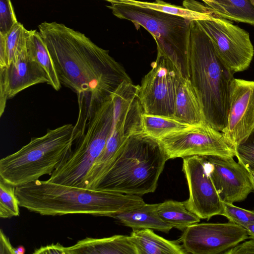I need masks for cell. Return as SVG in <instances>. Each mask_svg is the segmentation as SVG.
<instances>
[{
    "label": "cell",
    "instance_id": "2e32d148",
    "mask_svg": "<svg viewBox=\"0 0 254 254\" xmlns=\"http://www.w3.org/2000/svg\"><path fill=\"white\" fill-rule=\"evenodd\" d=\"M68 254H138L130 236L114 235L110 237H87L68 247Z\"/></svg>",
    "mask_w": 254,
    "mask_h": 254
},
{
    "label": "cell",
    "instance_id": "8d00e7d4",
    "mask_svg": "<svg viewBox=\"0 0 254 254\" xmlns=\"http://www.w3.org/2000/svg\"><path fill=\"white\" fill-rule=\"evenodd\" d=\"M251 3L254 6V0H250Z\"/></svg>",
    "mask_w": 254,
    "mask_h": 254
},
{
    "label": "cell",
    "instance_id": "4dcf8cb0",
    "mask_svg": "<svg viewBox=\"0 0 254 254\" xmlns=\"http://www.w3.org/2000/svg\"><path fill=\"white\" fill-rule=\"evenodd\" d=\"M33 253L35 254H68V250L67 247H64L59 243H57L42 246L35 250Z\"/></svg>",
    "mask_w": 254,
    "mask_h": 254
},
{
    "label": "cell",
    "instance_id": "836d02e7",
    "mask_svg": "<svg viewBox=\"0 0 254 254\" xmlns=\"http://www.w3.org/2000/svg\"><path fill=\"white\" fill-rule=\"evenodd\" d=\"M249 173L250 178L253 190H254V169L248 170Z\"/></svg>",
    "mask_w": 254,
    "mask_h": 254
},
{
    "label": "cell",
    "instance_id": "603a6c76",
    "mask_svg": "<svg viewBox=\"0 0 254 254\" xmlns=\"http://www.w3.org/2000/svg\"><path fill=\"white\" fill-rule=\"evenodd\" d=\"M193 127L174 118L144 113L140 122L141 131L156 140Z\"/></svg>",
    "mask_w": 254,
    "mask_h": 254
},
{
    "label": "cell",
    "instance_id": "d4e9b609",
    "mask_svg": "<svg viewBox=\"0 0 254 254\" xmlns=\"http://www.w3.org/2000/svg\"><path fill=\"white\" fill-rule=\"evenodd\" d=\"M157 210L164 222L182 231L200 220L197 215L188 209L184 201L166 200L158 203Z\"/></svg>",
    "mask_w": 254,
    "mask_h": 254
},
{
    "label": "cell",
    "instance_id": "6da1fadb",
    "mask_svg": "<svg viewBox=\"0 0 254 254\" xmlns=\"http://www.w3.org/2000/svg\"><path fill=\"white\" fill-rule=\"evenodd\" d=\"M40 32L61 83L77 95L105 101L125 81H131L108 50L84 33L57 22H44Z\"/></svg>",
    "mask_w": 254,
    "mask_h": 254
},
{
    "label": "cell",
    "instance_id": "d6986e66",
    "mask_svg": "<svg viewBox=\"0 0 254 254\" xmlns=\"http://www.w3.org/2000/svg\"><path fill=\"white\" fill-rule=\"evenodd\" d=\"M157 204H144L113 217L133 229L147 228L168 233L172 227L164 222L157 212Z\"/></svg>",
    "mask_w": 254,
    "mask_h": 254
},
{
    "label": "cell",
    "instance_id": "f546056e",
    "mask_svg": "<svg viewBox=\"0 0 254 254\" xmlns=\"http://www.w3.org/2000/svg\"><path fill=\"white\" fill-rule=\"evenodd\" d=\"M224 254H254V239L238 244L225 251Z\"/></svg>",
    "mask_w": 254,
    "mask_h": 254
},
{
    "label": "cell",
    "instance_id": "484cf974",
    "mask_svg": "<svg viewBox=\"0 0 254 254\" xmlns=\"http://www.w3.org/2000/svg\"><path fill=\"white\" fill-rule=\"evenodd\" d=\"M15 187L0 178V217L10 218L20 214L19 204L15 194Z\"/></svg>",
    "mask_w": 254,
    "mask_h": 254
},
{
    "label": "cell",
    "instance_id": "7402d4cb",
    "mask_svg": "<svg viewBox=\"0 0 254 254\" xmlns=\"http://www.w3.org/2000/svg\"><path fill=\"white\" fill-rule=\"evenodd\" d=\"M207 6L216 17L254 26V6L250 0H212Z\"/></svg>",
    "mask_w": 254,
    "mask_h": 254
},
{
    "label": "cell",
    "instance_id": "ac0fdd59",
    "mask_svg": "<svg viewBox=\"0 0 254 254\" xmlns=\"http://www.w3.org/2000/svg\"><path fill=\"white\" fill-rule=\"evenodd\" d=\"M122 3L158 10L190 21L209 20L216 17L211 8L193 0H184L183 7L171 4L162 0H155L153 2L128 0Z\"/></svg>",
    "mask_w": 254,
    "mask_h": 254
},
{
    "label": "cell",
    "instance_id": "9a60e30c",
    "mask_svg": "<svg viewBox=\"0 0 254 254\" xmlns=\"http://www.w3.org/2000/svg\"><path fill=\"white\" fill-rule=\"evenodd\" d=\"M47 82L45 73L25 48L7 66L0 67V116L8 99L31 86Z\"/></svg>",
    "mask_w": 254,
    "mask_h": 254
},
{
    "label": "cell",
    "instance_id": "277c9868",
    "mask_svg": "<svg viewBox=\"0 0 254 254\" xmlns=\"http://www.w3.org/2000/svg\"><path fill=\"white\" fill-rule=\"evenodd\" d=\"M113 122L112 97L104 102L89 99L79 106L78 119L74 126L77 134L74 147L48 180L86 188L87 175L106 145Z\"/></svg>",
    "mask_w": 254,
    "mask_h": 254
},
{
    "label": "cell",
    "instance_id": "cb8c5ba5",
    "mask_svg": "<svg viewBox=\"0 0 254 254\" xmlns=\"http://www.w3.org/2000/svg\"><path fill=\"white\" fill-rule=\"evenodd\" d=\"M30 33L18 22L6 34L0 33V67L7 66L26 48Z\"/></svg>",
    "mask_w": 254,
    "mask_h": 254
},
{
    "label": "cell",
    "instance_id": "f1b7e54d",
    "mask_svg": "<svg viewBox=\"0 0 254 254\" xmlns=\"http://www.w3.org/2000/svg\"><path fill=\"white\" fill-rule=\"evenodd\" d=\"M18 21L10 0H0V33L6 34Z\"/></svg>",
    "mask_w": 254,
    "mask_h": 254
},
{
    "label": "cell",
    "instance_id": "ffe728a7",
    "mask_svg": "<svg viewBox=\"0 0 254 254\" xmlns=\"http://www.w3.org/2000/svg\"><path fill=\"white\" fill-rule=\"evenodd\" d=\"M130 236L138 254H187L177 242L166 240L150 229H133Z\"/></svg>",
    "mask_w": 254,
    "mask_h": 254
},
{
    "label": "cell",
    "instance_id": "5bb4252c",
    "mask_svg": "<svg viewBox=\"0 0 254 254\" xmlns=\"http://www.w3.org/2000/svg\"><path fill=\"white\" fill-rule=\"evenodd\" d=\"M221 200L233 204L245 200L253 190L246 168L232 157L203 156Z\"/></svg>",
    "mask_w": 254,
    "mask_h": 254
},
{
    "label": "cell",
    "instance_id": "3957f363",
    "mask_svg": "<svg viewBox=\"0 0 254 254\" xmlns=\"http://www.w3.org/2000/svg\"><path fill=\"white\" fill-rule=\"evenodd\" d=\"M190 79L201 104L206 122L222 132L229 108L234 72L216 54L197 21H191L189 34Z\"/></svg>",
    "mask_w": 254,
    "mask_h": 254
},
{
    "label": "cell",
    "instance_id": "30bf717a",
    "mask_svg": "<svg viewBox=\"0 0 254 254\" xmlns=\"http://www.w3.org/2000/svg\"><path fill=\"white\" fill-rule=\"evenodd\" d=\"M168 160L199 155L235 156L223 133L208 123L180 131L157 140Z\"/></svg>",
    "mask_w": 254,
    "mask_h": 254
},
{
    "label": "cell",
    "instance_id": "9c48e42d",
    "mask_svg": "<svg viewBox=\"0 0 254 254\" xmlns=\"http://www.w3.org/2000/svg\"><path fill=\"white\" fill-rule=\"evenodd\" d=\"M210 38L215 52L233 72L247 69L254 55L248 32L230 20L218 17L197 21Z\"/></svg>",
    "mask_w": 254,
    "mask_h": 254
},
{
    "label": "cell",
    "instance_id": "8fae6325",
    "mask_svg": "<svg viewBox=\"0 0 254 254\" xmlns=\"http://www.w3.org/2000/svg\"><path fill=\"white\" fill-rule=\"evenodd\" d=\"M183 159L182 170L189 190V197L184 201L186 207L202 219L208 220L214 216L222 215L223 202L212 181L203 156L194 155Z\"/></svg>",
    "mask_w": 254,
    "mask_h": 254
},
{
    "label": "cell",
    "instance_id": "52a82bcc",
    "mask_svg": "<svg viewBox=\"0 0 254 254\" xmlns=\"http://www.w3.org/2000/svg\"><path fill=\"white\" fill-rule=\"evenodd\" d=\"M120 19L142 26L154 39L157 52L168 57L185 79H190L189 34L191 21L158 10L124 3L107 6Z\"/></svg>",
    "mask_w": 254,
    "mask_h": 254
},
{
    "label": "cell",
    "instance_id": "ba28073f",
    "mask_svg": "<svg viewBox=\"0 0 254 254\" xmlns=\"http://www.w3.org/2000/svg\"><path fill=\"white\" fill-rule=\"evenodd\" d=\"M151 67L139 87L143 112L174 118L178 88L185 78L172 61L161 53L157 52Z\"/></svg>",
    "mask_w": 254,
    "mask_h": 254
},
{
    "label": "cell",
    "instance_id": "d590c367",
    "mask_svg": "<svg viewBox=\"0 0 254 254\" xmlns=\"http://www.w3.org/2000/svg\"><path fill=\"white\" fill-rule=\"evenodd\" d=\"M207 5L209 3L212 1V0H201Z\"/></svg>",
    "mask_w": 254,
    "mask_h": 254
},
{
    "label": "cell",
    "instance_id": "d6a6232c",
    "mask_svg": "<svg viewBox=\"0 0 254 254\" xmlns=\"http://www.w3.org/2000/svg\"><path fill=\"white\" fill-rule=\"evenodd\" d=\"M250 238L254 239V224L245 228Z\"/></svg>",
    "mask_w": 254,
    "mask_h": 254
},
{
    "label": "cell",
    "instance_id": "44dd1931",
    "mask_svg": "<svg viewBox=\"0 0 254 254\" xmlns=\"http://www.w3.org/2000/svg\"><path fill=\"white\" fill-rule=\"evenodd\" d=\"M26 49L28 54L45 73L48 78L47 84L55 90H59L61 83L46 44L39 31L30 30Z\"/></svg>",
    "mask_w": 254,
    "mask_h": 254
},
{
    "label": "cell",
    "instance_id": "83f0119b",
    "mask_svg": "<svg viewBox=\"0 0 254 254\" xmlns=\"http://www.w3.org/2000/svg\"><path fill=\"white\" fill-rule=\"evenodd\" d=\"M238 162L247 170L254 169V129L235 151Z\"/></svg>",
    "mask_w": 254,
    "mask_h": 254
},
{
    "label": "cell",
    "instance_id": "4316f807",
    "mask_svg": "<svg viewBox=\"0 0 254 254\" xmlns=\"http://www.w3.org/2000/svg\"><path fill=\"white\" fill-rule=\"evenodd\" d=\"M223 206L222 215L225 216L230 222L245 228L254 224V211L241 208L226 202H223Z\"/></svg>",
    "mask_w": 254,
    "mask_h": 254
},
{
    "label": "cell",
    "instance_id": "4fadbf2b",
    "mask_svg": "<svg viewBox=\"0 0 254 254\" xmlns=\"http://www.w3.org/2000/svg\"><path fill=\"white\" fill-rule=\"evenodd\" d=\"M254 129V81L234 78L227 124L223 133L234 152Z\"/></svg>",
    "mask_w": 254,
    "mask_h": 254
},
{
    "label": "cell",
    "instance_id": "5b68a950",
    "mask_svg": "<svg viewBox=\"0 0 254 254\" xmlns=\"http://www.w3.org/2000/svg\"><path fill=\"white\" fill-rule=\"evenodd\" d=\"M167 160L157 140L136 132L122 145L94 190L139 196L153 192Z\"/></svg>",
    "mask_w": 254,
    "mask_h": 254
},
{
    "label": "cell",
    "instance_id": "e575fe53",
    "mask_svg": "<svg viewBox=\"0 0 254 254\" xmlns=\"http://www.w3.org/2000/svg\"><path fill=\"white\" fill-rule=\"evenodd\" d=\"M105 1H107L111 3H122L123 2L125 1L128 0H103Z\"/></svg>",
    "mask_w": 254,
    "mask_h": 254
},
{
    "label": "cell",
    "instance_id": "8992f818",
    "mask_svg": "<svg viewBox=\"0 0 254 254\" xmlns=\"http://www.w3.org/2000/svg\"><path fill=\"white\" fill-rule=\"evenodd\" d=\"M77 134L68 124L48 129L15 152L0 160V178L17 187L51 175L72 149Z\"/></svg>",
    "mask_w": 254,
    "mask_h": 254
},
{
    "label": "cell",
    "instance_id": "7a4b0ae2",
    "mask_svg": "<svg viewBox=\"0 0 254 254\" xmlns=\"http://www.w3.org/2000/svg\"><path fill=\"white\" fill-rule=\"evenodd\" d=\"M20 206L44 216L89 214L112 217L146 203L140 196L36 181L16 187Z\"/></svg>",
    "mask_w": 254,
    "mask_h": 254
},
{
    "label": "cell",
    "instance_id": "1f68e13d",
    "mask_svg": "<svg viewBox=\"0 0 254 254\" xmlns=\"http://www.w3.org/2000/svg\"><path fill=\"white\" fill-rule=\"evenodd\" d=\"M0 253L1 254H23L25 252V249L23 247H19L15 249L11 246L9 239L4 235L3 231L0 230Z\"/></svg>",
    "mask_w": 254,
    "mask_h": 254
},
{
    "label": "cell",
    "instance_id": "7c38bea8",
    "mask_svg": "<svg viewBox=\"0 0 254 254\" xmlns=\"http://www.w3.org/2000/svg\"><path fill=\"white\" fill-rule=\"evenodd\" d=\"M249 238L244 227L234 223H197L184 230L180 238L188 253H223Z\"/></svg>",
    "mask_w": 254,
    "mask_h": 254
},
{
    "label": "cell",
    "instance_id": "e0dca14e",
    "mask_svg": "<svg viewBox=\"0 0 254 254\" xmlns=\"http://www.w3.org/2000/svg\"><path fill=\"white\" fill-rule=\"evenodd\" d=\"M174 118L194 126L207 123L199 99L190 79H184L178 88Z\"/></svg>",
    "mask_w": 254,
    "mask_h": 254
}]
</instances>
